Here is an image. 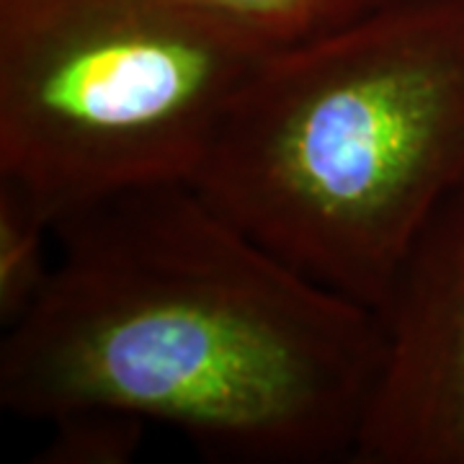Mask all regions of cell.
<instances>
[{
    "label": "cell",
    "mask_w": 464,
    "mask_h": 464,
    "mask_svg": "<svg viewBox=\"0 0 464 464\" xmlns=\"http://www.w3.org/2000/svg\"><path fill=\"white\" fill-rule=\"evenodd\" d=\"M60 256L3 331L0 405L114 411L217 462H348L382 364L380 317L307 279L188 181L54 222Z\"/></svg>",
    "instance_id": "6da1fadb"
},
{
    "label": "cell",
    "mask_w": 464,
    "mask_h": 464,
    "mask_svg": "<svg viewBox=\"0 0 464 464\" xmlns=\"http://www.w3.org/2000/svg\"><path fill=\"white\" fill-rule=\"evenodd\" d=\"M188 183L284 264L380 313L464 188V0H380L268 52Z\"/></svg>",
    "instance_id": "7a4b0ae2"
},
{
    "label": "cell",
    "mask_w": 464,
    "mask_h": 464,
    "mask_svg": "<svg viewBox=\"0 0 464 464\" xmlns=\"http://www.w3.org/2000/svg\"><path fill=\"white\" fill-rule=\"evenodd\" d=\"M268 52L188 0H0V176L54 222L191 181Z\"/></svg>",
    "instance_id": "3957f363"
},
{
    "label": "cell",
    "mask_w": 464,
    "mask_h": 464,
    "mask_svg": "<svg viewBox=\"0 0 464 464\" xmlns=\"http://www.w3.org/2000/svg\"><path fill=\"white\" fill-rule=\"evenodd\" d=\"M382 364L353 464H464V188L415 240L382 304Z\"/></svg>",
    "instance_id": "277c9868"
},
{
    "label": "cell",
    "mask_w": 464,
    "mask_h": 464,
    "mask_svg": "<svg viewBox=\"0 0 464 464\" xmlns=\"http://www.w3.org/2000/svg\"><path fill=\"white\" fill-rule=\"evenodd\" d=\"M54 215L24 183L0 176V325L8 331L26 315L50 282L47 237Z\"/></svg>",
    "instance_id": "5b68a950"
},
{
    "label": "cell",
    "mask_w": 464,
    "mask_h": 464,
    "mask_svg": "<svg viewBox=\"0 0 464 464\" xmlns=\"http://www.w3.org/2000/svg\"><path fill=\"white\" fill-rule=\"evenodd\" d=\"M266 50L310 42L359 18L380 0H188Z\"/></svg>",
    "instance_id": "8992f818"
},
{
    "label": "cell",
    "mask_w": 464,
    "mask_h": 464,
    "mask_svg": "<svg viewBox=\"0 0 464 464\" xmlns=\"http://www.w3.org/2000/svg\"><path fill=\"white\" fill-rule=\"evenodd\" d=\"M54 433L36 462L124 464L132 462L145 439L148 420L114 411H78L50 420Z\"/></svg>",
    "instance_id": "52a82bcc"
}]
</instances>
